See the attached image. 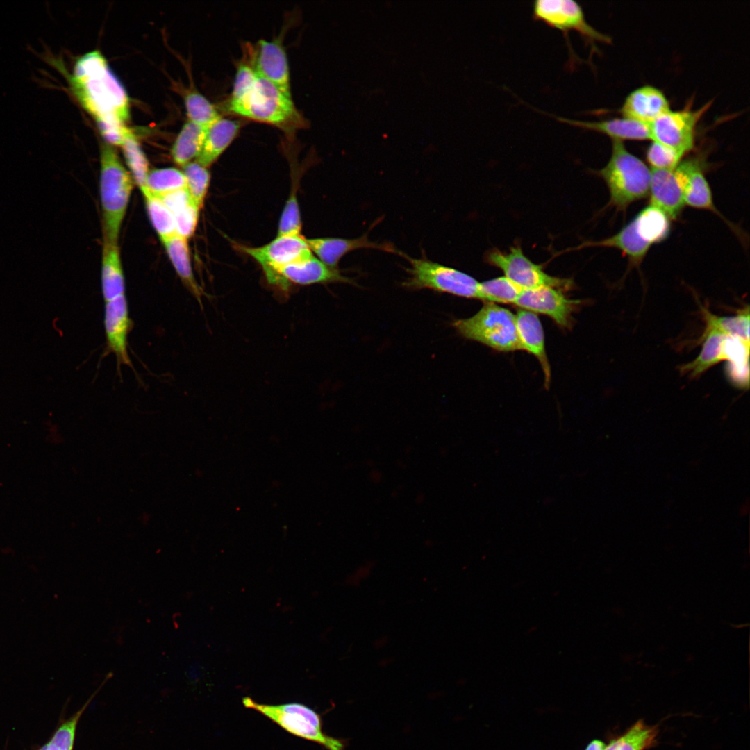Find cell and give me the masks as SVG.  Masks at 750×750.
Returning a JSON list of instances; mask_svg holds the SVG:
<instances>
[{
	"label": "cell",
	"instance_id": "6da1fadb",
	"mask_svg": "<svg viewBox=\"0 0 750 750\" xmlns=\"http://www.w3.org/2000/svg\"><path fill=\"white\" fill-rule=\"evenodd\" d=\"M69 89L94 119L100 133L110 145L120 147L131 129L127 93L102 53L93 50L76 60L67 76Z\"/></svg>",
	"mask_w": 750,
	"mask_h": 750
},
{
	"label": "cell",
	"instance_id": "7a4b0ae2",
	"mask_svg": "<svg viewBox=\"0 0 750 750\" xmlns=\"http://www.w3.org/2000/svg\"><path fill=\"white\" fill-rule=\"evenodd\" d=\"M222 107L226 114L276 126L289 135L307 124L292 97L258 74L247 92L237 99L228 98Z\"/></svg>",
	"mask_w": 750,
	"mask_h": 750
},
{
	"label": "cell",
	"instance_id": "3957f363",
	"mask_svg": "<svg viewBox=\"0 0 750 750\" xmlns=\"http://www.w3.org/2000/svg\"><path fill=\"white\" fill-rule=\"evenodd\" d=\"M100 165L104 242L117 243L134 181L112 146L107 142L101 145Z\"/></svg>",
	"mask_w": 750,
	"mask_h": 750
},
{
	"label": "cell",
	"instance_id": "277c9868",
	"mask_svg": "<svg viewBox=\"0 0 750 750\" xmlns=\"http://www.w3.org/2000/svg\"><path fill=\"white\" fill-rule=\"evenodd\" d=\"M597 174L605 181L610 206L625 210L649 192L651 169L627 150L622 141L612 140L610 160Z\"/></svg>",
	"mask_w": 750,
	"mask_h": 750
},
{
	"label": "cell",
	"instance_id": "5b68a950",
	"mask_svg": "<svg viewBox=\"0 0 750 750\" xmlns=\"http://www.w3.org/2000/svg\"><path fill=\"white\" fill-rule=\"evenodd\" d=\"M465 338L499 351L523 350L517 333L516 317L508 309L486 302L472 317L453 322Z\"/></svg>",
	"mask_w": 750,
	"mask_h": 750
},
{
	"label": "cell",
	"instance_id": "8992f818",
	"mask_svg": "<svg viewBox=\"0 0 750 750\" xmlns=\"http://www.w3.org/2000/svg\"><path fill=\"white\" fill-rule=\"evenodd\" d=\"M242 704L247 708L260 712L290 733L317 743L327 750H344L345 748L344 740L333 738L323 731L321 716L304 704H265L249 697L242 699Z\"/></svg>",
	"mask_w": 750,
	"mask_h": 750
},
{
	"label": "cell",
	"instance_id": "52a82bcc",
	"mask_svg": "<svg viewBox=\"0 0 750 750\" xmlns=\"http://www.w3.org/2000/svg\"><path fill=\"white\" fill-rule=\"evenodd\" d=\"M401 257L408 261L406 269L408 278L402 282L410 290L430 289L452 295L482 300L480 282L458 269L431 261L425 257L415 258L402 252Z\"/></svg>",
	"mask_w": 750,
	"mask_h": 750
},
{
	"label": "cell",
	"instance_id": "ba28073f",
	"mask_svg": "<svg viewBox=\"0 0 750 750\" xmlns=\"http://www.w3.org/2000/svg\"><path fill=\"white\" fill-rule=\"evenodd\" d=\"M492 265L501 269L505 276L523 289L550 286L561 290L572 288L569 279L552 276L544 272L539 265L527 258L522 249L512 247L508 252L492 250L486 256Z\"/></svg>",
	"mask_w": 750,
	"mask_h": 750
},
{
	"label": "cell",
	"instance_id": "9c48e42d",
	"mask_svg": "<svg viewBox=\"0 0 750 750\" xmlns=\"http://www.w3.org/2000/svg\"><path fill=\"white\" fill-rule=\"evenodd\" d=\"M533 17L563 32H577L591 45L611 42L610 37L588 23L582 8L572 0H538L533 4Z\"/></svg>",
	"mask_w": 750,
	"mask_h": 750
},
{
	"label": "cell",
	"instance_id": "30bf717a",
	"mask_svg": "<svg viewBox=\"0 0 750 750\" xmlns=\"http://www.w3.org/2000/svg\"><path fill=\"white\" fill-rule=\"evenodd\" d=\"M710 106L667 110L649 124L651 139L685 155L694 148L697 125Z\"/></svg>",
	"mask_w": 750,
	"mask_h": 750
},
{
	"label": "cell",
	"instance_id": "8fae6325",
	"mask_svg": "<svg viewBox=\"0 0 750 750\" xmlns=\"http://www.w3.org/2000/svg\"><path fill=\"white\" fill-rule=\"evenodd\" d=\"M244 50L243 57L258 76L270 81L286 96L292 97L288 60L281 40L261 39L254 45L245 44Z\"/></svg>",
	"mask_w": 750,
	"mask_h": 750
},
{
	"label": "cell",
	"instance_id": "7c38bea8",
	"mask_svg": "<svg viewBox=\"0 0 750 750\" xmlns=\"http://www.w3.org/2000/svg\"><path fill=\"white\" fill-rule=\"evenodd\" d=\"M238 247L260 265L266 279L278 269L312 254L306 239L301 234L277 235L269 243L258 247Z\"/></svg>",
	"mask_w": 750,
	"mask_h": 750
},
{
	"label": "cell",
	"instance_id": "4fadbf2b",
	"mask_svg": "<svg viewBox=\"0 0 750 750\" xmlns=\"http://www.w3.org/2000/svg\"><path fill=\"white\" fill-rule=\"evenodd\" d=\"M267 281L282 291H288L292 285L344 283L356 285L352 278L338 269L328 267L313 253L278 269Z\"/></svg>",
	"mask_w": 750,
	"mask_h": 750
},
{
	"label": "cell",
	"instance_id": "5bb4252c",
	"mask_svg": "<svg viewBox=\"0 0 750 750\" xmlns=\"http://www.w3.org/2000/svg\"><path fill=\"white\" fill-rule=\"evenodd\" d=\"M687 171L683 161L673 169H651L650 205L664 212L670 219H677L684 202Z\"/></svg>",
	"mask_w": 750,
	"mask_h": 750
},
{
	"label": "cell",
	"instance_id": "9a60e30c",
	"mask_svg": "<svg viewBox=\"0 0 750 750\" xmlns=\"http://www.w3.org/2000/svg\"><path fill=\"white\" fill-rule=\"evenodd\" d=\"M579 303L567 298L561 290L541 286L524 289L515 304L524 310L546 315L560 327L568 328L572 312Z\"/></svg>",
	"mask_w": 750,
	"mask_h": 750
},
{
	"label": "cell",
	"instance_id": "2e32d148",
	"mask_svg": "<svg viewBox=\"0 0 750 750\" xmlns=\"http://www.w3.org/2000/svg\"><path fill=\"white\" fill-rule=\"evenodd\" d=\"M132 324L125 294L105 302L106 350L115 354L118 368L122 365L131 366L128 353V335Z\"/></svg>",
	"mask_w": 750,
	"mask_h": 750
},
{
	"label": "cell",
	"instance_id": "e0dca14e",
	"mask_svg": "<svg viewBox=\"0 0 750 750\" xmlns=\"http://www.w3.org/2000/svg\"><path fill=\"white\" fill-rule=\"evenodd\" d=\"M368 232L354 239L328 237L306 239V242L312 253L333 269H338L340 260L346 254L360 249H374L401 255V251L392 244L369 240Z\"/></svg>",
	"mask_w": 750,
	"mask_h": 750
},
{
	"label": "cell",
	"instance_id": "ac0fdd59",
	"mask_svg": "<svg viewBox=\"0 0 750 750\" xmlns=\"http://www.w3.org/2000/svg\"><path fill=\"white\" fill-rule=\"evenodd\" d=\"M669 110L668 99L660 90L643 85L626 97L620 112L624 117L649 124Z\"/></svg>",
	"mask_w": 750,
	"mask_h": 750
},
{
	"label": "cell",
	"instance_id": "d6986e66",
	"mask_svg": "<svg viewBox=\"0 0 750 750\" xmlns=\"http://www.w3.org/2000/svg\"><path fill=\"white\" fill-rule=\"evenodd\" d=\"M652 245L633 218L611 237L600 241L588 242L583 246L615 248L628 257L633 267H638Z\"/></svg>",
	"mask_w": 750,
	"mask_h": 750
},
{
	"label": "cell",
	"instance_id": "ffe728a7",
	"mask_svg": "<svg viewBox=\"0 0 750 750\" xmlns=\"http://www.w3.org/2000/svg\"><path fill=\"white\" fill-rule=\"evenodd\" d=\"M562 123L605 134L612 140H646L651 139L649 124L626 117L599 122H587L557 117Z\"/></svg>",
	"mask_w": 750,
	"mask_h": 750
},
{
	"label": "cell",
	"instance_id": "44dd1931",
	"mask_svg": "<svg viewBox=\"0 0 750 750\" xmlns=\"http://www.w3.org/2000/svg\"><path fill=\"white\" fill-rule=\"evenodd\" d=\"M243 125L240 119L222 116L217 119L208 127L203 148L195 161L207 168L212 165L238 136Z\"/></svg>",
	"mask_w": 750,
	"mask_h": 750
},
{
	"label": "cell",
	"instance_id": "7402d4cb",
	"mask_svg": "<svg viewBox=\"0 0 750 750\" xmlns=\"http://www.w3.org/2000/svg\"><path fill=\"white\" fill-rule=\"evenodd\" d=\"M683 161L687 171L683 193L685 204L712 212L731 226L714 204L711 189L704 175L701 158L694 157Z\"/></svg>",
	"mask_w": 750,
	"mask_h": 750
},
{
	"label": "cell",
	"instance_id": "603a6c76",
	"mask_svg": "<svg viewBox=\"0 0 750 750\" xmlns=\"http://www.w3.org/2000/svg\"><path fill=\"white\" fill-rule=\"evenodd\" d=\"M516 317L518 336L522 349L535 356L540 361L545 375V383L550 380V367L547 360L543 328L538 315L526 310H519Z\"/></svg>",
	"mask_w": 750,
	"mask_h": 750
},
{
	"label": "cell",
	"instance_id": "cb8c5ba5",
	"mask_svg": "<svg viewBox=\"0 0 750 750\" xmlns=\"http://www.w3.org/2000/svg\"><path fill=\"white\" fill-rule=\"evenodd\" d=\"M728 336L717 330H705L701 337L703 344L699 355L692 362L681 365L680 372L695 378L719 362L726 360Z\"/></svg>",
	"mask_w": 750,
	"mask_h": 750
},
{
	"label": "cell",
	"instance_id": "d4e9b609",
	"mask_svg": "<svg viewBox=\"0 0 750 750\" xmlns=\"http://www.w3.org/2000/svg\"><path fill=\"white\" fill-rule=\"evenodd\" d=\"M161 241L179 278L202 307L201 297L204 293L193 274L188 239L176 233Z\"/></svg>",
	"mask_w": 750,
	"mask_h": 750
},
{
	"label": "cell",
	"instance_id": "484cf974",
	"mask_svg": "<svg viewBox=\"0 0 750 750\" xmlns=\"http://www.w3.org/2000/svg\"><path fill=\"white\" fill-rule=\"evenodd\" d=\"M101 288L104 301L125 294V281L117 243L104 242L101 264Z\"/></svg>",
	"mask_w": 750,
	"mask_h": 750
},
{
	"label": "cell",
	"instance_id": "4316f807",
	"mask_svg": "<svg viewBox=\"0 0 750 750\" xmlns=\"http://www.w3.org/2000/svg\"><path fill=\"white\" fill-rule=\"evenodd\" d=\"M208 128L187 121L182 126L171 149L174 162L184 167L199 155Z\"/></svg>",
	"mask_w": 750,
	"mask_h": 750
},
{
	"label": "cell",
	"instance_id": "83f0119b",
	"mask_svg": "<svg viewBox=\"0 0 750 750\" xmlns=\"http://www.w3.org/2000/svg\"><path fill=\"white\" fill-rule=\"evenodd\" d=\"M702 316L706 322L705 330L714 329L727 335L738 337L749 342V306L740 310L734 316L719 317L701 306Z\"/></svg>",
	"mask_w": 750,
	"mask_h": 750
},
{
	"label": "cell",
	"instance_id": "f1b7e54d",
	"mask_svg": "<svg viewBox=\"0 0 750 750\" xmlns=\"http://www.w3.org/2000/svg\"><path fill=\"white\" fill-rule=\"evenodd\" d=\"M120 147L133 181L138 185L142 194H146L149 192L147 185L149 172V162L132 131L126 135Z\"/></svg>",
	"mask_w": 750,
	"mask_h": 750
},
{
	"label": "cell",
	"instance_id": "f546056e",
	"mask_svg": "<svg viewBox=\"0 0 750 750\" xmlns=\"http://www.w3.org/2000/svg\"><path fill=\"white\" fill-rule=\"evenodd\" d=\"M110 678L106 677L101 686L91 695L84 705L72 716L63 722L56 728L50 740L38 750H73L78 722L102 686Z\"/></svg>",
	"mask_w": 750,
	"mask_h": 750
},
{
	"label": "cell",
	"instance_id": "4dcf8cb0",
	"mask_svg": "<svg viewBox=\"0 0 750 750\" xmlns=\"http://www.w3.org/2000/svg\"><path fill=\"white\" fill-rule=\"evenodd\" d=\"M184 103L188 121L198 125L208 128L222 117L217 107L197 90L185 94Z\"/></svg>",
	"mask_w": 750,
	"mask_h": 750
},
{
	"label": "cell",
	"instance_id": "1f68e13d",
	"mask_svg": "<svg viewBox=\"0 0 750 750\" xmlns=\"http://www.w3.org/2000/svg\"><path fill=\"white\" fill-rule=\"evenodd\" d=\"M147 185L151 194L161 197L186 188V181L183 172L176 168L154 169L149 172Z\"/></svg>",
	"mask_w": 750,
	"mask_h": 750
},
{
	"label": "cell",
	"instance_id": "d6a6232c",
	"mask_svg": "<svg viewBox=\"0 0 750 750\" xmlns=\"http://www.w3.org/2000/svg\"><path fill=\"white\" fill-rule=\"evenodd\" d=\"M143 195L149 218L160 240L176 234L174 215L162 200L149 192Z\"/></svg>",
	"mask_w": 750,
	"mask_h": 750
},
{
	"label": "cell",
	"instance_id": "836d02e7",
	"mask_svg": "<svg viewBox=\"0 0 750 750\" xmlns=\"http://www.w3.org/2000/svg\"><path fill=\"white\" fill-rule=\"evenodd\" d=\"M482 300L486 302L513 303L524 290L506 276L480 283Z\"/></svg>",
	"mask_w": 750,
	"mask_h": 750
},
{
	"label": "cell",
	"instance_id": "e575fe53",
	"mask_svg": "<svg viewBox=\"0 0 750 750\" xmlns=\"http://www.w3.org/2000/svg\"><path fill=\"white\" fill-rule=\"evenodd\" d=\"M657 732L654 727L640 721L635 724L624 735L612 740L606 750H644L653 742Z\"/></svg>",
	"mask_w": 750,
	"mask_h": 750
},
{
	"label": "cell",
	"instance_id": "d590c367",
	"mask_svg": "<svg viewBox=\"0 0 750 750\" xmlns=\"http://www.w3.org/2000/svg\"><path fill=\"white\" fill-rule=\"evenodd\" d=\"M183 173L186 181L187 190L194 201L201 208L210 182L209 170L194 161L185 165Z\"/></svg>",
	"mask_w": 750,
	"mask_h": 750
},
{
	"label": "cell",
	"instance_id": "8d00e7d4",
	"mask_svg": "<svg viewBox=\"0 0 750 750\" xmlns=\"http://www.w3.org/2000/svg\"><path fill=\"white\" fill-rule=\"evenodd\" d=\"M301 229V218L294 183L281 215L277 235L300 234Z\"/></svg>",
	"mask_w": 750,
	"mask_h": 750
},
{
	"label": "cell",
	"instance_id": "74e56055",
	"mask_svg": "<svg viewBox=\"0 0 750 750\" xmlns=\"http://www.w3.org/2000/svg\"><path fill=\"white\" fill-rule=\"evenodd\" d=\"M684 154L657 142L648 147L646 158L653 169H673L681 162Z\"/></svg>",
	"mask_w": 750,
	"mask_h": 750
},
{
	"label": "cell",
	"instance_id": "f35d334b",
	"mask_svg": "<svg viewBox=\"0 0 750 750\" xmlns=\"http://www.w3.org/2000/svg\"><path fill=\"white\" fill-rule=\"evenodd\" d=\"M257 74L244 57L238 65L233 90L228 99H237L247 92L254 83Z\"/></svg>",
	"mask_w": 750,
	"mask_h": 750
},
{
	"label": "cell",
	"instance_id": "ab89813d",
	"mask_svg": "<svg viewBox=\"0 0 750 750\" xmlns=\"http://www.w3.org/2000/svg\"><path fill=\"white\" fill-rule=\"evenodd\" d=\"M200 207L194 202L174 214L176 233L186 239L191 237L196 228Z\"/></svg>",
	"mask_w": 750,
	"mask_h": 750
},
{
	"label": "cell",
	"instance_id": "60d3db41",
	"mask_svg": "<svg viewBox=\"0 0 750 750\" xmlns=\"http://www.w3.org/2000/svg\"><path fill=\"white\" fill-rule=\"evenodd\" d=\"M372 566H362L357 569L356 573L351 576V584L355 586L360 585L361 580L366 578L370 574Z\"/></svg>",
	"mask_w": 750,
	"mask_h": 750
},
{
	"label": "cell",
	"instance_id": "b9f144b4",
	"mask_svg": "<svg viewBox=\"0 0 750 750\" xmlns=\"http://www.w3.org/2000/svg\"><path fill=\"white\" fill-rule=\"evenodd\" d=\"M606 744L598 740L592 741L587 747L585 750H603Z\"/></svg>",
	"mask_w": 750,
	"mask_h": 750
},
{
	"label": "cell",
	"instance_id": "7bdbcfd3",
	"mask_svg": "<svg viewBox=\"0 0 750 750\" xmlns=\"http://www.w3.org/2000/svg\"><path fill=\"white\" fill-rule=\"evenodd\" d=\"M388 642V638L387 636L379 638L374 642V647L376 649H380L383 647Z\"/></svg>",
	"mask_w": 750,
	"mask_h": 750
},
{
	"label": "cell",
	"instance_id": "ee69618b",
	"mask_svg": "<svg viewBox=\"0 0 750 750\" xmlns=\"http://www.w3.org/2000/svg\"><path fill=\"white\" fill-rule=\"evenodd\" d=\"M749 511V501L747 499L745 502L741 506L740 508V515L741 516H746Z\"/></svg>",
	"mask_w": 750,
	"mask_h": 750
},
{
	"label": "cell",
	"instance_id": "f6af8a7d",
	"mask_svg": "<svg viewBox=\"0 0 750 750\" xmlns=\"http://www.w3.org/2000/svg\"><path fill=\"white\" fill-rule=\"evenodd\" d=\"M393 661H394V658H383V659L380 660L379 664L383 666V665H388V664L391 663Z\"/></svg>",
	"mask_w": 750,
	"mask_h": 750
}]
</instances>
